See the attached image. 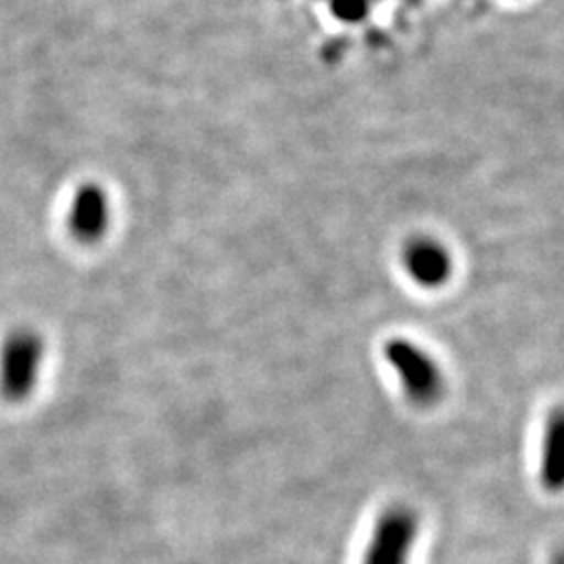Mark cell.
<instances>
[{
	"label": "cell",
	"instance_id": "3957f363",
	"mask_svg": "<svg viewBox=\"0 0 564 564\" xmlns=\"http://www.w3.org/2000/svg\"><path fill=\"white\" fill-rule=\"evenodd\" d=\"M416 533V514L408 508H391L375 527L364 564H408Z\"/></svg>",
	"mask_w": 564,
	"mask_h": 564
},
{
	"label": "cell",
	"instance_id": "7a4b0ae2",
	"mask_svg": "<svg viewBox=\"0 0 564 564\" xmlns=\"http://www.w3.org/2000/svg\"><path fill=\"white\" fill-rule=\"evenodd\" d=\"M384 358L398 372L408 398L414 403L429 405L440 400L444 391V377L440 366L416 343L389 339L384 343Z\"/></svg>",
	"mask_w": 564,
	"mask_h": 564
},
{
	"label": "cell",
	"instance_id": "6da1fadb",
	"mask_svg": "<svg viewBox=\"0 0 564 564\" xmlns=\"http://www.w3.org/2000/svg\"><path fill=\"white\" fill-rule=\"evenodd\" d=\"M44 345L32 330H15L0 349V391L7 400H25L39 383Z\"/></svg>",
	"mask_w": 564,
	"mask_h": 564
},
{
	"label": "cell",
	"instance_id": "5b68a950",
	"mask_svg": "<svg viewBox=\"0 0 564 564\" xmlns=\"http://www.w3.org/2000/svg\"><path fill=\"white\" fill-rule=\"evenodd\" d=\"M403 265L410 279L426 289L442 286L452 274V258L444 245L433 239H416L403 251Z\"/></svg>",
	"mask_w": 564,
	"mask_h": 564
},
{
	"label": "cell",
	"instance_id": "277c9868",
	"mask_svg": "<svg viewBox=\"0 0 564 564\" xmlns=\"http://www.w3.org/2000/svg\"><path fill=\"white\" fill-rule=\"evenodd\" d=\"M109 228V202L101 186L84 184L69 207V230L82 242L101 239Z\"/></svg>",
	"mask_w": 564,
	"mask_h": 564
},
{
	"label": "cell",
	"instance_id": "8992f818",
	"mask_svg": "<svg viewBox=\"0 0 564 564\" xmlns=\"http://www.w3.org/2000/svg\"><path fill=\"white\" fill-rule=\"evenodd\" d=\"M542 484L550 491H558L564 481V421L563 412H554L547 421L542 445Z\"/></svg>",
	"mask_w": 564,
	"mask_h": 564
}]
</instances>
